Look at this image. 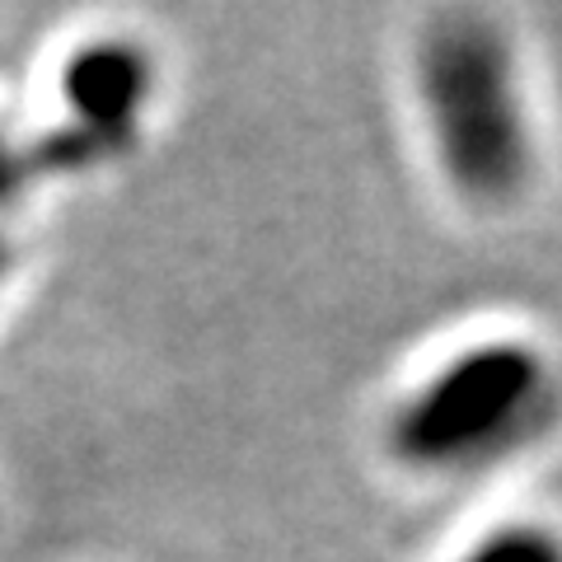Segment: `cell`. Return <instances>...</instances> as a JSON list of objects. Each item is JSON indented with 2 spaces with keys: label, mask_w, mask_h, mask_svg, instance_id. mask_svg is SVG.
<instances>
[{
  "label": "cell",
  "mask_w": 562,
  "mask_h": 562,
  "mask_svg": "<svg viewBox=\"0 0 562 562\" xmlns=\"http://www.w3.org/2000/svg\"><path fill=\"white\" fill-rule=\"evenodd\" d=\"M413 99L441 183L473 211H506L535 188L539 127L516 38L492 14L446 10L413 47Z\"/></svg>",
  "instance_id": "cell-1"
},
{
  "label": "cell",
  "mask_w": 562,
  "mask_h": 562,
  "mask_svg": "<svg viewBox=\"0 0 562 562\" xmlns=\"http://www.w3.org/2000/svg\"><path fill=\"white\" fill-rule=\"evenodd\" d=\"M558 408L549 351L492 333L446 351L384 417V450L417 479H479L535 441Z\"/></svg>",
  "instance_id": "cell-2"
},
{
  "label": "cell",
  "mask_w": 562,
  "mask_h": 562,
  "mask_svg": "<svg viewBox=\"0 0 562 562\" xmlns=\"http://www.w3.org/2000/svg\"><path fill=\"white\" fill-rule=\"evenodd\" d=\"M57 99L66 127L57 132L90 165L127 155L160 99V57L132 33H94L57 66Z\"/></svg>",
  "instance_id": "cell-3"
},
{
  "label": "cell",
  "mask_w": 562,
  "mask_h": 562,
  "mask_svg": "<svg viewBox=\"0 0 562 562\" xmlns=\"http://www.w3.org/2000/svg\"><path fill=\"white\" fill-rule=\"evenodd\" d=\"M450 562H562V530L543 520H506L464 543Z\"/></svg>",
  "instance_id": "cell-4"
},
{
  "label": "cell",
  "mask_w": 562,
  "mask_h": 562,
  "mask_svg": "<svg viewBox=\"0 0 562 562\" xmlns=\"http://www.w3.org/2000/svg\"><path fill=\"white\" fill-rule=\"evenodd\" d=\"M43 169H57V165H52V150L24 146V140H14L10 127L0 122V211L20 198L33 173H43Z\"/></svg>",
  "instance_id": "cell-5"
},
{
  "label": "cell",
  "mask_w": 562,
  "mask_h": 562,
  "mask_svg": "<svg viewBox=\"0 0 562 562\" xmlns=\"http://www.w3.org/2000/svg\"><path fill=\"white\" fill-rule=\"evenodd\" d=\"M5 268H10V249H5V239H0V281H5Z\"/></svg>",
  "instance_id": "cell-6"
}]
</instances>
